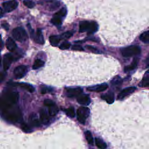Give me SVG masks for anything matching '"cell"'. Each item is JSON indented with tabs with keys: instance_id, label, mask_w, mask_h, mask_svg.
Wrapping results in <instances>:
<instances>
[{
	"instance_id": "cell-4",
	"label": "cell",
	"mask_w": 149,
	"mask_h": 149,
	"mask_svg": "<svg viewBox=\"0 0 149 149\" xmlns=\"http://www.w3.org/2000/svg\"><path fill=\"white\" fill-rule=\"evenodd\" d=\"M12 36L16 40L19 42L25 41L28 37L26 30L21 27H17L14 29L12 31Z\"/></svg>"
},
{
	"instance_id": "cell-24",
	"label": "cell",
	"mask_w": 149,
	"mask_h": 149,
	"mask_svg": "<svg viewBox=\"0 0 149 149\" xmlns=\"http://www.w3.org/2000/svg\"><path fill=\"white\" fill-rule=\"evenodd\" d=\"M139 38L142 42L144 43H146V44L149 43V31L147 30L143 33L140 36Z\"/></svg>"
},
{
	"instance_id": "cell-42",
	"label": "cell",
	"mask_w": 149,
	"mask_h": 149,
	"mask_svg": "<svg viewBox=\"0 0 149 149\" xmlns=\"http://www.w3.org/2000/svg\"><path fill=\"white\" fill-rule=\"evenodd\" d=\"M2 39H1V36L0 35V49H1V48L2 47Z\"/></svg>"
},
{
	"instance_id": "cell-16",
	"label": "cell",
	"mask_w": 149,
	"mask_h": 149,
	"mask_svg": "<svg viewBox=\"0 0 149 149\" xmlns=\"http://www.w3.org/2000/svg\"><path fill=\"white\" fill-rule=\"evenodd\" d=\"M29 122L31 125L34 127H39L40 126V122L36 113H32L29 116Z\"/></svg>"
},
{
	"instance_id": "cell-43",
	"label": "cell",
	"mask_w": 149,
	"mask_h": 149,
	"mask_svg": "<svg viewBox=\"0 0 149 149\" xmlns=\"http://www.w3.org/2000/svg\"><path fill=\"white\" fill-rule=\"evenodd\" d=\"M1 56H0V65H1Z\"/></svg>"
},
{
	"instance_id": "cell-26",
	"label": "cell",
	"mask_w": 149,
	"mask_h": 149,
	"mask_svg": "<svg viewBox=\"0 0 149 149\" xmlns=\"http://www.w3.org/2000/svg\"><path fill=\"white\" fill-rule=\"evenodd\" d=\"M44 62L43 61H42L40 59H37L34 61L32 68L33 69H37L40 68L42 66H44Z\"/></svg>"
},
{
	"instance_id": "cell-20",
	"label": "cell",
	"mask_w": 149,
	"mask_h": 149,
	"mask_svg": "<svg viewBox=\"0 0 149 149\" xmlns=\"http://www.w3.org/2000/svg\"><path fill=\"white\" fill-rule=\"evenodd\" d=\"M138 62H139V59L137 58H134L130 65L126 66L125 68V69H124L125 72H127L135 69L137 68Z\"/></svg>"
},
{
	"instance_id": "cell-8",
	"label": "cell",
	"mask_w": 149,
	"mask_h": 149,
	"mask_svg": "<svg viewBox=\"0 0 149 149\" xmlns=\"http://www.w3.org/2000/svg\"><path fill=\"white\" fill-rule=\"evenodd\" d=\"M83 92V90L80 87L76 88H66V95L68 97H78Z\"/></svg>"
},
{
	"instance_id": "cell-31",
	"label": "cell",
	"mask_w": 149,
	"mask_h": 149,
	"mask_svg": "<svg viewBox=\"0 0 149 149\" xmlns=\"http://www.w3.org/2000/svg\"><path fill=\"white\" fill-rule=\"evenodd\" d=\"M122 79L120 78V77H119V76H115L111 81V84L115 86V85H118L122 83Z\"/></svg>"
},
{
	"instance_id": "cell-5",
	"label": "cell",
	"mask_w": 149,
	"mask_h": 149,
	"mask_svg": "<svg viewBox=\"0 0 149 149\" xmlns=\"http://www.w3.org/2000/svg\"><path fill=\"white\" fill-rule=\"evenodd\" d=\"M90 114V109L87 107H80L77 110V119L81 124H84Z\"/></svg>"
},
{
	"instance_id": "cell-37",
	"label": "cell",
	"mask_w": 149,
	"mask_h": 149,
	"mask_svg": "<svg viewBox=\"0 0 149 149\" xmlns=\"http://www.w3.org/2000/svg\"><path fill=\"white\" fill-rule=\"evenodd\" d=\"M73 35V33L70 31H67L63 33L62 35L60 36L61 39H67L70 38Z\"/></svg>"
},
{
	"instance_id": "cell-25",
	"label": "cell",
	"mask_w": 149,
	"mask_h": 149,
	"mask_svg": "<svg viewBox=\"0 0 149 149\" xmlns=\"http://www.w3.org/2000/svg\"><path fill=\"white\" fill-rule=\"evenodd\" d=\"M66 12H67L66 9L65 7H63L58 12H57L56 13H55L54 15V16H56L58 17H59L62 19V18H63L66 16Z\"/></svg>"
},
{
	"instance_id": "cell-34",
	"label": "cell",
	"mask_w": 149,
	"mask_h": 149,
	"mask_svg": "<svg viewBox=\"0 0 149 149\" xmlns=\"http://www.w3.org/2000/svg\"><path fill=\"white\" fill-rule=\"evenodd\" d=\"M70 47V43L68 41H64L59 46V48L61 49H67L69 48Z\"/></svg>"
},
{
	"instance_id": "cell-40",
	"label": "cell",
	"mask_w": 149,
	"mask_h": 149,
	"mask_svg": "<svg viewBox=\"0 0 149 149\" xmlns=\"http://www.w3.org/2000/svg\"><path fill=\"white\" fill-rule=\"evenodd\" d=\"M2 26L5 29V30H8L9 29V26H8V24H7V23H3L2 24Z\"/></svg>"
},
{
	"instance_id": "cell-15",
	"label": "cell",
	"mask_w": 149,
	"mask_h": 149,
	"mask_svg": "<svg viewBox=\"0 0 149 149\" xmlns=\"http://www.w3.org/2000/svg\"><path fill=\"white\" fill-rule=\"evenodd\" d=\"M101 98L105 100L108 104H112L115 100L114 94L112 92H108L101 95Z\"/></svg>"
},
{
	"instance_id": "cell-23",
	"label": "cell",
	"mask_w": 149,
	"mask_h": 149,
	"mask_svg": "<svg viewBox=\"0 0 149 149\" xmlns=\"http://www.w3.org/2000/svg\"><path fill=\"white\" fill-rule=\"evenodd\" d=\"M58 112L59 109L55 104L48 107V113L50 116H54L58 113Z\"/></svg>"
},
{
	"instance_id": "cell-21",
	"label": "cell",
	"mask_w": 149,
	"mask_h": 149,
	"mask_svg": "<svg viewBox=\"0 0 149 149\" xmlns=\"http://www.w3.org/2000/svg\"><path fill=\"white\" fill-rule=\"evenodd\" d=\"M139 86L142 87H148L149 86V72L147 70L145 74L144 75V77L141 81V83L139 84Z\"/></svg>"
},
{
	"instance_id": "cell-35",
	"label": "cell",
	"mask_w": 149,
	"mask_h": 149,
	"mask_svg": "<svg viewBox=\"0 0 149 149\" xmlns=\"http://www.w3.org/2000/svg\"><path fill=\"white\" fill-rule=\"evenodd\" d=\"M21 128L26 133H29V132H30L31 131V129L30 127V126L28 125H27L26 123H22Z\"/></svg>"
},
{
	"instance_id": "cell-17",
	"label": "cell",
	"mask_w": 149,
	"mask_h": 149,
	"mask_svg": "<svg viewBox=\"0 0 149 149\" xmlns=\"http://www.w3.org/2000/svg\"><path fill=\"white\" fill-rule=\"evenodd\" d=\"M13 85L19 86V87H21V88L27 90V91H29L30 93H33L35 90L34 87L32 85H31L30 84H28V83H15V84H13Z\"/></svg>"
},
{
	"instance_id": "cell-22",
	"label": "cell",
	"mask_w": 149,
	"mask_h": 149,
	"mask_svg": "<svg viewBox=\"0 0 149 149\" xmlns=\"http://www.w3.org/2000/svg\"><path fill=\"white\" fill-rule=\"evenodd\" d=\"M95 143L96 146L100 149H106L107 148V144L106 143L101 139L96 137L95 138Z\"/></svg>"
},
{
	"instance_id": "cell-2",
	"label": "cell",
	"mask_w": 149,
	"mask_h": 149,
	"mask_svg": "<svg viewBox=\"0 0 149 149\" xmlns=\"http://www.w3.org/2000/svg\"><path fill=\"white\" fill-rule=\"evenodd\" d=\"M98 29V25L94 21L82 20L79 23V31L81 33L87 32L90 35L95 33Z\"/></svg>"
},
{
	"instance_id": "cell-19",
	"label": "cell",
	"mask_w": 149,
	"mask_h": 149,
	"mask_svg": "<svg viewBox=\"0 0 149 149\" xmlns=\"http://www.w3.org/2000/svg\"><path fill=\"white\" fill-rule=\"evenodd\" d=\"M61 40V38L60 36L53 35V36H51L49 37V42H50L51 45L53 47L57 46Z\"/></svg>"
},
{
	"instance_id": "cell-38",
	"label": "cell",
	"mask_w": 149,
	"mask_h": 149,
	"mask_svg": "<svg viewBox=\"0 0 149 149\" xmlns=\"http://www.w3.org/2000/svg\"><path fill=\"white\" fill-rule=\"evenodd\" d=\"M44 105H45V106H47V107H50V106H51V105H54V104H55V102H54V101H53L52 100H50V99H45V100H44Z\"/></svg>"
},
{
	"instance_id": "cell-33",
	"label": "cell",
	"mask_w": 149,
	"mask_h": 149,
	"mask_svg": "<svg viewBox=\"0 0 149 149\" xmlns=\"http://www.w3.org/2000/svg\"><path fill=\"white\" fill-rule=\"evenodd\" d=\"M52 91V88L49 87L48 86H42L40 88V93L41 94H45L47 93L51 92Z\"/></svg>"
},
{
	"instance_id": "cell-18",
	"label": "cell",
	"mask_w": 149,
	"mask_h": 149,
	"mask_svg": "<svg viewBox=\"0 0 149 149\" xmlns=\"http://www.w3.org/2000/svg\"><path fill=\"white\" fill-rule=\"evenodd\" d=\"M6 48L8 49V50H9L10 51H12V52L14 51L17 47L15 42L10 37H9L7 39L6 42Z\"/></svg>"
},
{
	"instance_id": "cell-7",
	"label": "cell",
	"mask_w": 149,
	"mask_h": 149,
	"mask_svg": "<svg viewBox=\"0 0 149 149\" xmlns=\"http://www.w3.org/2000/svg\"><path fill=\"white\" fill-rule=\"evenodd\" d=\"M28 70V68L26 65H20L17 66L14 71L13 74L16 79H21L24 77Z\"/></svg>"
},
{
	"instance_id": "cell-30",
	"label": "cell",
	"mask_w": 149,
	"mask_h": 149,
	"mask_svg": "<svg viewBox=\"0 0 149 149\" xmlns=\"http://www.w3.org/2000/svg\"><path fill=\"white\" fill-rule=\"evenodd\" d=\"M49 3H50V5L49 6V10H54L56 9L59 6V2H57L55 0L49 1Z\"/></svg>"
},
{
	"instance_id": "cell-3",
	"label": "cell",
	"mask_w": 149,
	"mask_h": 149,
	"mask_svg": "<svg viewBox=\"0 0 149 149\" xmlns=\"http://www.w3.org/2000/svg\"><path fill=\"white\" fill-rule=\"evenodd\" d=\"M140 47L137 45H130L125 47L121 50V53L123 56L127 58L135 56L140 54Z\"/></svg>"
},
{
	"instance_id": "cell-13",
	"label": "cell",
	"mask_w": 149,
	"mask_h": 149,
	"mask_svg": "<svg viewBox=\"0 0 149 149\" xmlns=\"http://www.w3.org/2000/svg\"><path fill=\"white\" fill-rule=\"evenodd\" d=\"M77 101L78 103L83 105H88L90 104L91 102L90 98L87 94L79 95L77 98Z\"/></svg>"
},
{
	"instance_id": "cell-12",
	"label": "cell",
	"mask_w": 149,
	"mask_h": 149,
	"mask_svg": "<svg viewBox=\"0 0 149 149\" xmlns=\"http://www.w3.org/2000/svg\"><path fill=\"white\" fill-rule=\"evenodd\" d=\"M13 59V56L10 54H6L3 56V65L5 70H7L9 69Z\"/></svg>"
},
{
	"instance_id": "cell-28",
	"label": "cell",
	"mask_w": 149,
	"mask_h": 149,
	"mask_svg": "<svg viewBox=\"0 0 149 149\" xmlns=\"http://www.w3.org/2000/svg\"><path fill=\"white\" fill-rule=\"evenodd\" d=\"M65 112L66 114L70 118H74L75 116V112L73 107H70L65 109Z\"/></svg>"
},
{
	"instance_id": "cell-11",
	"label": "cell",
	"mask_w": 149,
	"mask_h": 149,
	"mask_svg": "<svg viewBox=\"0 0 149 149\" xmlns=\"http://www.w3.org/2000/svg\"><path fill=\"white\" fill-rule=\"evenodd\" d=\"M108 86L107 83H102L100 84L95 85L93 86H90L87 88V90L90 91L94 92H101L105 90L108 88Z\"/></svg>"
},
{
	"instance_id": "cell-39",
	"label": "cell",
	"mask_w": 149,
	"mask_h": 149,
	"mask_svg": "<svg viewBox=\"0 0 149 149\" xmlns=\"http://www.w3.org/2000/svg\"><path fill=\"white\" fill-rule=\"evenodd\" d=\"M72 49L73 50H74V51H83L84 49L80 45H74L72 47Z\"/></svg>"
},
{
	"instance_id": "cell-36",
	"label": "cell",
	"mask_w": 149,
	"mask_h": 149,
	"mask_svg": "<svg viewBox=\"0 0 149 149\" xmlns=\"http://www.w3.org/2000/svg\"><path fill=\"white\" fill-rule=\"evenodd\" d=\"M86 47V48H87L89 51H90L92 52L96 53V54H101L102 53L101 51H100V50H98L97 48H95L94 47H93L91 45H87Z\"/></svg>"
},
{
	"instance_id": "cell-1",
	"label": "cell",
	"mask_w": 149,
	"mask_h": 149,
	"mask_svg": "<svg viewBox=\"0 0 149 149\" xmlns=\"http://www.w3.org/2000/svg\"><path fill=\"white\" fill-rule=\"evenodd\" d=\"M2 116L8 120L18 122L22 120V116L20 109L15 105L0 109Z\"/></svg>"
},
{
	"instance_id": "cell-32",
	"label": "cell",
	"mask_w": 149,
	"mask_h": 149,
	"mask_svg": "<svg viewBox=\"0 0 149 149\" xmlns=\"http://www.w3.org/2000/svg\"><path fill=\"white\" fill-rule=\"evenodd\" d=\"M23 3L29 8H33L35 6V3L31 0H24Z\"/></svg>"
},
{
	"instance_id": "cell-41",
	"label": "cell",
	"mask_w": 149,
	"mask_h": 149,
	"mask_svg": "<svg viewBox=\"0 0 149 149\" xmlns=\"http://www.w3.org/2000/svg\"><path fill=\"white\" fill-rule=\"evenodd\" d=\"M3 15V13L2 11V9L0 8V17H2Z\"/></svg>"
},
{
	"instance_id": "cell-6",
	"label": "cell",
	"mask_w": 149,
	"mask_h": 149,
	"mask_svg": "<svg viewBox=\"0 0 149 149\" xmlns=\"http://www.w3.org/2000/svg\"><path fill=\"white\" fill-rule=\"evenodd\" d=\"M30 32L31 38H33L34 41L40 44H43L44 43V37L42 36V33L40 29H37L36 32H34L33 30L30 29Z\"/></svg>"
},
{
	"instance_id": "cell-27",
	"label": "cell",
	"mask_w": 149,
	"mask_h": 149,
	"mask_svg": "<svg viewBox=\"0 0 149 149\" xmlns=\"http://www.w3.org/2000/svg\"><path fill=\"white\" fill-rule=\"evenodd\" d=\"M84 135H85V137H86V139L87 143L89 144L92 145L93 144V137L92 136L91 132L88 130H87L84 132Z\"/></svg>"
},
{
	"instance_id": "cell-29",
	"label": "cell",
	"mask_w": 149,
	"mask_h": 149,
	"mask_svg": "<svg viewBox=\"0 0 149 149\" xmlns=\"http://www.w3.org/2000/svg\"><path fill=\"white\" fill-rule=\"evenodd\" d=\"M51 22L56 26H59L62 24V19L56 16H53V17L51 20Z\"/></svg>"
},
{
	"instance_id": "cell-10",
	"label": "cell",
	"mask_w": 149,
	"mask_h": 149,
	"mask_svg": "<svg viewBox=\"0 0 149 149\" xmlns=\"http://www.w3.org/2000/svg\"><path fill=\"white\" fill-rule=\"evenodd\" d=\"M136 88L135 87H129L123 89L118 95V100H122L126 96L130 95L136 90Z\"/></svg>"
},
{
	"instance_id": "cell-14",
	"label": "cell",
	"mask_w": 149,
	"mask_h": 149,
	"mask_svg": "<svg viewBox=\"0 0 149 149\" xmlns=\"http://www.w3.org/2000/svg\"><path fill=\"white\" fill-rule=\"evenodd\" d=\"M40 119L41 122L44 125L48 123L49 118L47 111L44 108H41L40 110Z\"/></svg>"
},
{
	"instance_id": "cell-9",
	"label": "cell",
	"mask_w": 149,
	"mask_h": 149,
	"mask_svg": "<svg viewBox=\"0 0 149 149\" xmlns=\"http://www.w3.org/2000/svg\"><path fill=\"white\" fill-rule=\"evenodd\" d=\"M18 6V3L17 1L12 0L7 2H5L3 3V6L5 11L6 12H10L15 10Z\"/></svg>"
}]
</instances>
